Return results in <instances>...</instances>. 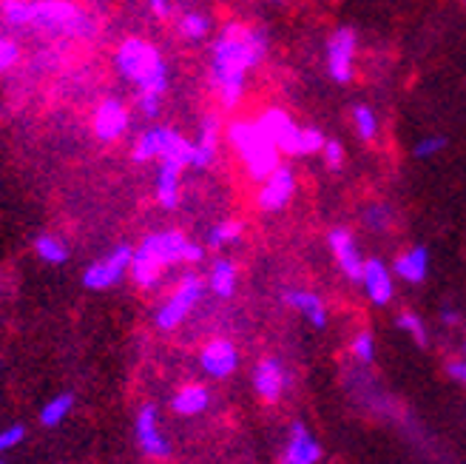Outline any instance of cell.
I'll list each match as a JSON object with an SVG mask.
<instances>
[{"label":"cell","mask_w":466,"mask_h":464,"mask_svg":"<svg viewBox=\"0 0 466 464\" xmlns=\"http://www.w3.org/2000/svg\"><path fill=\"white\" fill-rule=\"evenodd\" d=\"M268 37L259 29L230 23V26L217 37L214 57H211V80L225 108H233L242 98L245 77L250 68H256L265 57Z\"/></svg>","instance_id":"obj_1"},{"label":"cell","mask_w":466,"mask_h":464,"mask_svg":"<svg viewBox=\"0 0 466 464\" xmlns=\"http://www.w3.org/2000/svg\"><path fill=\"white\" fill-rule=\"evenodd\" d=\"M134 433H137L139 450H143L148 459H166L171 453V445H168V438L162 436L159 422H157V410L151 405H146L143 410L137 413Z\"/></svg>","instance_id":"obj_11"},{"label":"cell","mask_w":466,"mask_h":464,"mask_svg":"<svg viewBox=\"0 0 466 464\" xmlns=\"http://www.w3.org/2000/svg\"><path fill=\"white\" fill-rule=\"evenodd\" d=\"M356 32L341 26L328 40V72L336 83L353 80V60H356Z\"/></svg>","instance_id":"obj_9"},{"label":"cell","mask_w":466,"mask_h":464,"mask_svg":"<svg viewBox=\"0 0 466 464\" xmlns=\"http://www.w3.org/2000/svg\"><path fill=\"white\" fill-rule=\"evenodd\" d=\"M259 126L265 129V134L276 143L279 151H285L290 157H299L301 154V129L288 118L285 111L279 108H270L259 118Z\"/></svg>","instance_id":"obj_10"},{"label":"cell","mask_w":466,"mask_h":464,"mask_svg":"<svg viewBox=\"0 0 466 464\" xmlns=\"http://www.w3.org/2000/svg\"><path fill=\"white\" fill-rule=\"evenodd\" d=\"M151 12L157 17H168L171 15V4H168V0H151Z\"/></svg>","instance_id":"obj_40"},{"label":"cell","mask_w":466,"mask_h":464,"mask_svg":"<svg viewBox=\"0 0 466 464\" xmlns=\"http://www.w3.org/2000/svg\"><path fill=\"white\" fill-rule=\"evenodd\" d=\"M321 151H324V160H328V166H330L333 171H339V169L344 166V149H341V143L328 140Z\"/></svg>","instance_id":"obj_36"},{"label":"cell","mask_w":466,"mask_h":464,"mask_svg":"<svg viewBox=\"0 0 466 464\" xmlns=\"http://www.w3.org/2000/svg\"><path fill=\"white\" fill-rule=\"evenodd\" d=\"M330 248H333V253H336V260H339L341 271L350 276V280H361L364 263H361V257H359V245H356L353 231H347V228H333V231H330Z\"/></svg>","instance_id":"obj_15"},{"label":"cell","mask_w":466,"mask_h":464,"mask_svg":"<svg viewBox=\"0 0 466 464\" xmlns=\"http://www.w3.org/2000/svg\"><path fill=\"white\" fill-rule=\"evenodd\" d=\"M285 303L290 308H296L301 316H308V322H313L316 328H324V322H328V314H324V305L316 294H308V291H288L285 294Z\"/></svg>","instance_id":"obj_22"},{"label":"cell","mask_w":466,"mask_h":464,"mask_svg":"<svg viewBox=\"0 0 466 464\" xmlns=\"http://www.w3.org/2000/svg\"><path fill=\"white\" fill-rule=\"evenodd\" d=\"M159 98H162V95H139V108H143L146 118H157V111H159Z\"/></svg>","instance_id":"obj_38"},{"label":"cell","mask_w":466,"mask_h":464,"mask_svg":"<svg viewBox=\"0 0 466 464\" xmlns=\"http://www.w3.org/2000/svg\"><path fill=\"white\" fill-rule=\"evenodd\" d=\"M395 325H399L401 331H407V334L412 336V342H415V345H421V347L427 345V328H424V322L418 319L415 314H410V311H407V314H401V316H399V322H395Z\"/></svg>","instance_id":"obj_32"},{"label":"cell","mask_w":466,"mask_h":464,"mask_svg":"<svg viewBox=\"0 0 466 464\" xmlns=\"http://www.w3.org/2000/svg\"><path fill=\"white\" fill-rule=\"evenodd\" d=\"M116 68L126 80H131L143 95H162L168 88V72H166V60L154 49L148 40L131 37L126 40L114 57Z\"/></svg>","instance_id":"obj_4"},{"label":"cell","mask_w":466,"mask_h":464,"mask_svg":"<svg viewBox=\"0 0 466 464\" xmlns=\"http://www.w3.org/2000/svg\"><path fill=\"white\" fill-rule=\"evenodd\" d=\"M463 347H466V345H463Z\"/></svg>","instance_id":"obj_43"},{"label":"cell","mask_w":466,"mask_h":464,"mask_svg":"<svg viewBox=\"0 0 466 464\" xmlns=\"http://www.w3.org/2000/svg\"><path fill=\"white\" fill-rule=\"evenodd\" d=\"M444 146H447L444 137H427V140L415 146V157H435L438 151H444Z\"/></svg>","instance_id":"obj_37"},{"label":"cell","mask_w":466,"mask_h":464,"mask_svg":"<svg viewBox=\"0 0 466 464\" xmlns=\"http://www.w3.org/2000/svg\"><path fill=\"white\" fill-rule=\"evenodd\" d=\"M199 362H202V367H205V374H208V376L225 379V376L233 374V370H237L239 354H237V347H233L228 339H214L211 345H205V351H202Z\"/></svg>","instance_id":"obj_13"},{"label":"cell","mask_w":466,"mask_h":464,"mask_svg":"<svg viewBox=\"0 0 466 464\" xmlns=\"http://www.w3.org/2000/svg\"><path fill=\"white\" fill-rule=\"evenodd\" d=\"M35 251H37V257L43 263H49V265H63L68 260V248L57 237H52V234L37 237L35 240Z\"/></svg>","instance_id":"obj_26"},{"label":"cell","mask_w":466,"mask_h":464,"mask_svg":"<svg viewBox=\"0 0 466 464\" xmlns=\"http://www.w3.org/2000/svg\"><path fill=\"white\" fill-rule=\"evenodd\" d=\"M273 4H279V0H273Z\"/></svg>","instance_id":"obj_42"},{"label":"cell","mask_w":466,"mask_h":464,"mask_svg":"<svg viewBox=\"0 0 466 464\" xmlns=\"http://www.w3.org/2000/svg\"><path fill=\"white\" fill-rule=\"evenodd\" d=\"M75 407V397L72 393H60V397H55L52 402H46L43 410H40V422L46 428H57L68 413H72Z\"/></svg>","instance_id":"obj_25"},{"label":"cell","mask_w":466,"mask_h":464,"mask_svg":"<svg viewBox=\"0 0 466 464\" xmlns=\"http://www.w3.org/2000/svg\"><path fill=\"white\" fill-rule=\"evenodd\" d=\"M285 385H288L285 367L279 365L276 359H262L259 367H256V374H253V387H256V393H259V397H262L265 402H276V399L285 393Z\"/></svg>","instance_id":"obj_16"},{"label":"cell","mask_w":466,"mask_h":464,"mask_svg":"<svg viewBox=\"0 0 466 464\" xmlns=\"http://www.w3.org/2000/svg\"><path fill=\"white\" fill-rule=\"evenodd\" d=\"M217 143H219V123H217V118H208L199 126V137L194 140V166L197 169L211 166L217 157Z\"/></svg>","instance_id":"obj_21"},{"label":"cell","mask_w":466,"mask_h":464,"mask_svg":"<svg viewBox=\"0 0 466 464\" xmlns=\"http://www.w3.org/2000/svg\"><path fill=\"white\" fill-rule=\"evenodd\" d=\"M179 160H159L157 171V200L162 208H177L179 202V174H182Z\"/></svg>","instance_id":"obj_19"},{"label":"cell","mask_w":466,"mask_h":464,"mask_svg":"<svg viewBox=\"0 0 466 464\" xmlns=\"http://www.w3.org/2000/svg\"><path fill=\"white\" fill-rule=\"evenodd\" d=\"M20 52H17V43L9 37H0V72H9V68L17 63Z\"/></svg>","instance_id":"obj_34"},{"label":"cell","mask_w":466,"mask_h":464,"mask_svg":"<svg viewBox=\"0 0 466 464\" xmlns=\"http://www.w3.org/2000/svg\"><path fill=\"white\" fill-rule=\"evenodd\" d=\"M441 319H444L447 325H458L461 322V314L452 311V308H447V311H441Z\"/></svg>","instance_id":"obj_41"},{"label":"cell","mask_w":466,"mask_h":464,"mask_svg":"<svg viewBox=\"0 0 466 464\" xmlns=\"http://www.w3.org/2000/svg\"><path fill=\"white\" fill-rule=\"evenodd\" d=\"M208 405H211V397H208V390L202 387V385H188V387H182L177 397H174V402H171V407L179 413V416H197V413H202Z\"/></svg>","instance_id":"obj_23"},{"label":"cell","mask_w":466,"mask_h":464,"mask_svg":"<svg viewBox=\"0 0 466 464\" xmlns=\"http://www.w3.org/2000/svg\"><path fill=\"white\" fill-rule=\"evenodd\" d=\"M202 248L185 240L179 231H159L143 240L131 253V276L139 288H154L166 268L177 263H199Z\"/></svg>","instance_id":"obj_2"},{"label":"cell","mask_w":466,"mask_h":464,"mask_svg":"<svg viewBox=\"0 0 466 464\" xmlns=\"http://www.w3.org/2000/svg\"><path fill=\"white\" fill-rule=\"evenodd\" d=\"M361 283H364L367 296L376 305H387L392 299V276H390V268L381 260H367L364 263Z\"/></svg>","instance_id":"obj_17"},{"label":"cell","mask_w":466,"mask_h":464,"mask_svg":"<svg viewBox=\"0 0 466 464\" xmlns=\"http://www.w3.org/2000/svg\"><path fill=\"white\" fill-rule=\"evenodd\" d=\"M208 29H211V23H208L205 15H197V12H188L179 17V32L188 37V40H202L208 35Z\"/></svg>","instance_id":"obj_28"},{"label":"cell","mask_w":466,"mask_h":464,"mask_svg":"<svg viewBox=\"0 0 466 464\" xmlns=\"http://www.w3.org/2000/svg\"><path fill=\"white\" fill-rule=\"evenodd\" d=\"M211 291L222 299L233 296L237 291V265L230 260H217L214 268H211Z\"/></svg>","instance_id":"obj_24"},{"label":"cell","mask_w":466,"mask_h":464,"mask_svg":"<svg viewBox=\"0 0 466 464\" xmlns=\"http://www.w3.org/2000/svg\"><path fill=\"white\" fill-rule=\"evenodd\" d=\"M447 374H450L458 385H463V387H466V362H461V359L450 362V365H447Z\"/></svg>","instance_id":"obj_39"},{"label":"cell","mask_w":466,"mask_h":464,"mask_svg":"<svg viewBox=\"0 0 466 464\" xmlns=\"http://www.w3.org/2000/svg\"><path fill=\"white\" fill-rule=\"evenodd\" d=\"M131 248L128 245H120L114 248L111 253H106L103 260H97L95 265H88L86 273H83V285L91 288V291H106V288H114L116 283L123 280V276L131 271Z\"/></svg>","instance_id":"obj_8"},{"label":"cell","mask_w":466,"mask_h":464,"mask_svg":"<svg viewBox=\"0 0 466 464\" xmlns=\"http://www.w3.org/2000/svg\"><path fill=\"white\" fill-rule=\"evenodd\" d=\"M350 354H353L356 362L370 365L372 359H376V339H372L367 331H361L359 336H353V342H350Z\"/></svg>","instance_id":"obj_30"},{"label":"cell","mask_w":466,"mask_h":464,"mask_svg":"<svg viewBox=\"0 0 466 464\" xmlns=\"http://www.w3.org/2000/svg\"><path fill=\"white\" fill-rule=\"evenodd\" d=\"M131 157L137 162L148 160H179L182 166H194V143L171 129H151L137 140Z\"/></svg>","instance_id":"obj_6"},{"label":"cell","mask_w":466,"mask_h":464,"mask_svg":"<svg viewBox=\"0 0 466 464\" xmlns=\"http://www.w3.org/2000/svg\"><path fill=\"white\" fill-rule=\"evenodd\" d=\"M364 222L367 228H376V231H387L392 222H395V214H392V208L390 205H370L367 211H364Z\"/></svg>","instance_id":"obj_31"},{"label":"cell","mask_w":466,"mask_h":464,"mask_svg":"<svg viewBox=\"0 0 466 464\" xmlns=\"http://www.w3.org/2000/svg\"><path fill=\"white\" fill-rule=\"evenodd\" d=\"M392 271L401 276V280H407V283H412V285H418V283H424L427 280V273H430V251L427 248H410L404 257H399L395 260V265H392Z\"/></svg>","instance_id":"obj_20"},{"label":"cell","mask_w":466,"mask_h":464,"mask_svg":"<svg viewBox=\"0 0 466 464\" xmlns=\"http://www.w3.org/2000/svg\"><path fill=\"white\" fill-rule=\"evenodd\" d=\"M296 191V177L288 166H276L268 177H265V185L259 191V208L262 211H279V208H285L290 202Z\"/></svg>","instance_id":"obj_12"},{"label":"cell","mask_w":466,"mask_h":464,"mask_svg":"<svg viewBox=\"0 0 466 464\" xmlns=\"http://www.w3.org/2000/svg\"><path fill=\"white\" fill-rule=\"evenodd\" d=\"M321 459V448L316 445V438L310 436V430L305 425H293L290 428V442L285 450V464H316Z\"/></svg>","instance_id":"obj_18"},{"label":"cell","mask_w":466,"mask_h":464,"mask_svg":"<svg viewBox=\"0 0 466 464\" xmlns=\"http://www.w3.org/2000/svg\"><path fill=\"white\" fill-rule=\"evenodd\" d=\"M4 17L12 26H37L46 32H57L68 37H86L91 35V20L68 0H9L4 6Z\"/></svg>","instance_id":"obj_3"},{"label":"cell","mask_w":466,"mask_h":464,"mask_svg":"<svg viewBox=\"0 0 466 464\" xmlns=\"http://www.w3.org/2000/svg\"><path fill=\"white\" fill-rule=\"evenodd\" d=\"M23 436H26V430H23V425H12L6 430H0V453H6L12 448H17L23 442Z\"/></svg>","instance_id":"obj_35"},{"label":"cell","mask_w":466,"mask_h":464,"mask_svg":"<svg viewBox=\"0 0 466 464\" xmlns=\"http://www.w3.org/2000/svg\"><path fill=\"white\" fill-rule=\"evenodd\" d=\"M353 123H356V131L361 140H376L379 134V120H376V111L367 108V106H359L353 111Z\"/></svg>","instance_id":"obj_27"},{"label":"cell","mask_w":466,"mask_h":464,"mask_svg":"<svg viewBox=\"0 0 466 464\" xmlns=\"http://www.w3.org/2000/svg\"><path fill=\"white\" fill-rule=\"evenodd\" d=\"M199 299H202V280L199 276H194V273L182 276V283L177 285L171 299L157 311V325L162 331H174L177 325H182L185 316L197 308Z\"/></svg>","instance_id":"obj_7"},{"label":"cell","mask_w":466,"mask_h":464,"mask_svg":"<svg viewBox=\"0 0 466 464\" xmlns=\"http://www.w3.org/2000/svg\"><path fill=\"white\" fill-rule=\"evenodd\" d=\"M228 137L253 180H265L279 166V149L259 123H233Z\"/></svg>","instance_id":"obj_5"},{"label":"cell","mask_w":466,"mask_h":464,"mask_svg":"<svg viewBox=\"0 0 466 464\" xmlns=\"http://www.w3.org/2000/svg\"><path fill=\"white\" fill-rule=\"evenodd\" d=\"M239 237H242V222H219V225H214L211 234H208V242L214 248H222V245L237 242Z\"/></svg>","instance_id":"obj_29"},{"label":"cell","mask_w":466,"mask_h":464,"mask_svg":"<svg viewBox=\"0 0 466 464\" xmlns=\"http://www.w3.org/2000/svg\"><path fill=\"white\" fill-rule=\"evenodd\" d=\"M324 134L319 129H301V154H316L324 149Z\"/></svg>","instance_id":"obj_33"},{"label":"cell","mask_w":466,"mask_h":464,"mask_svg":"<svg viewBox=\"0 0 466 464\" xmlns=\"http://www.w3.org/2000/svg\"><path fill=\"white\" fill-rule=\"evenodd\" d=\"M128 129V111L120 100H106L100 103V108L95 111V134L100 140L111 143V140H120Z\"/></svg>","instance_id":"obj_14"}]
</instances>
